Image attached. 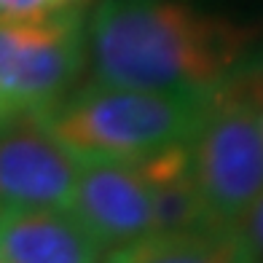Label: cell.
Returning <instances> with one entry per match:
<instances>
[{"label":"cell","mask_w":263,"mask_h":263,"mask_svg":"<svg viewBox=\"0 0 263 263\" xmlns=\"http://www.w3.org/2000/svg\"><path fill=\"white\" fill-rule=\"evenodd\" d=\"M135 164L140 166L151 191L153 234H175L215 226L207 218L204 204H201L185 145L159 151Z\"/></svg>","instance_id":"9"},{"label":"cell","mask_w":263,"mask_h":263,"mask_svg":"<svg viewBox=\"0 0 263 263\" xmlns=\"http://www.w3.org/2000/svg\"><path fill=\"white\" fill-rule=\"evenodd\" d=\"M210 94H172L78 83L51 110L41 113L51 135L83 161H142L159 151L185 145Z\"/></svg>","instance_id":"2"},{"label":"cell","mask_w":263,"mask_h":263,"mask_svg":"<svg viewBox=\"0 0 263 263\" xmlns=\"http://www.w3.org/2000/svg\"><path fill=\"white\" fill-rule=\"evenodd\" d=\"M255 30L188 0H100L86 19L91 78L145 91L212 94L253 62Z\"/></svg>","instance_id":"1"},{"label":"cell","mask_w":263,"mask_h":263,"mask_svg":"<svg viewBox=\"0 0 263 263\" xmlns=\"http://www.w3.org/2000/svg\"><path fill=\"white\" fill-rule=\"evenodd\" d=\"M86 70V16L76 6L41 19H0V97L14 113H46Z\"/></svg>","instance_id":"4"},{"label":"cell","mask_w":263,"mask_h":263,"mask_svg":"<svg viewBox=\"0 0 263 263\" xmlns=\"http://www.w3.org/2000/svg\"><path fill=\"white\" fill-rule=\"evenodd\" d=\"M105 250L67 207L0 210L3 263H102Z\"/></svg>","instance_id":"7"},{"label":"cell","mask_w":263,"mask_h":263,"mask_svg":"<svg viewBox=\"0 0 263 263\" xmlns=\"http://www.w3.org/2000/svg\"><path fill=\"white\" fill-rule=\"evenodd\" d=\"M70 3H73V6H76V3H81V0H70Z\"/></svg>","instance_id":"15"},{"label":"cell","mask_w":263,"mask_h":263,"mask_svg":"<svg viewBox=\"0 0 263 263\" xmlns=\"http://www.w3.org/2000/svg\"><path fill=\"white\" fill-rule=\"evenodd\" d=\"M239 231H242V236L247 239L250 250H253L255 263H263V196H260L258 204L242 218Z\"/></svg>","instance_id":"12"},{"label":"cell","mask_w":263,"mask_h":263,"mask_svg":"<svg viewBox=\"0 0 263 263\" xmlns=\"http://www.w3.org/2000/svg\"><path fill=\"white\" fill-rule=\"evenodd\" d=\"M185 151L207 218L239 226L263 196V132L239 76L207 97Z\"/></svg>","instance_id":"3"},{"label":"cell","mask_w":263,"mask_h":263,"mask_svg":"<svg viewBox=\"0 0 263 263\" xmlns=\"http://www.w3.org/2000/svg\"><path fill=\"white\" fill-rule=\"evenodd\" d=\"M11 113H14V110H11V107L3 102V97H0V121H6V118H8Z\"/></svg>","instance_id":"13"},{"label":"cell","mask_w":263,"mask_h":263,"mask_svg":"<svg viewBox=\"0 0 263 263\" xmlns=\"http://www.w3.org/2000/svg\"><path fill=\"white\" fill-rule=\"evenodd\" d=\"M0 263H3V260H0Z\"/></svg>","instance_id":"16"},{"label":"cell","mask_w":263,"mask_h":263,"mask_svg":"<svg viewBox=\"0 0 263 263\" xmlns=\"http://www.w3.org/2000/svg\"><path fill=\"white\" fill-rule=\"evenodd\" d=\"M81 161L46 126L41 113L0 121V210L67 207Z\"/></svg>","instance_id":"5"},{"label":"cell","mask_w":263,"mask_h":263,"mask_svg":"<svg viewBox=\"0 0 263 263\" xmlns=\"http://www.w3.org/2000/svg\"><path fill=\"white\" fill-rule=\"evenodd\" d=\"M102 263H255L239 226L151 234L140 242L105 253Z\"/></svg>","instance_id":"8"},{"label":"cell","mask_w":263,"mask_h":263,"mask_svg":"<svg viewBox=\"0 0 263 263\" xmlns=\"http://www.w3.org/2000/svg\"><path fill=\"white\" fill-rule=\"evenodd\" d=\"M239 81H242L245 94H247L250 105H253V110L258 116V124H260V132H263V65L258 59H253V62L239 73Z\"/></svg>","instance_id":"11"},{"label":"cell","mask_w":263,"mask_h":263,"mask_svg":"<svg viewBox=\"0 0 263 263\" xmlns=\"http://www.w3.org/2000/svg\"><path fill=\"white\" fill-rule=\"evenodd\" d=\"M258 62H260V65H263V54H260V57H258Z\"/></svg>","instance_id":"14"},{"label":"cell","mask_w":263,"mask_h":263,"mask_svg":"<svg viewBox=\"0 0 263 263\" xmlns=\"http://www.w3.org/2000/svg\"><path fill=\"white\" fill-rule=\"evenodd\" d=\"M70 6V0H0V19H41Z\"/></svg>","instance_id":"10"},{"label":"cell","mask_w":263,"mask_h":263,"mask_svg":"<svg viewBox=\"0 0 263 263\" xmlns=\"http://www.w3.org/2000/svg\"><path fill=\"white\" fill-rule=\"evenodd\" d=\"M67 210L105 253L153 234L151 191L140 166L129 161H83Z\"/></svg>","instance_id":"6"}]
</instances>
